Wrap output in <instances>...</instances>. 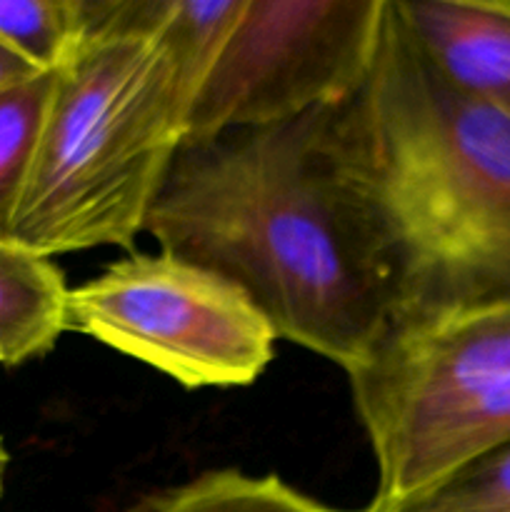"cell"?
<instances>
[{
  "mask_svg": "<svg viewBox=\"0 0 510 512\" xmlns=\"http://www.w3.org/2000/svg\"><path fill=\"white\" fill-rule=\"evenodd\" d=\"M145 233L160 253L245 293L278 340L345 375L368 363L393 328L388 248L335 160L328 108L183 140Z\"/></svg>",
  "mask_w": 510,
  "mask_h": 512,
  "instance_id": "6da1fadb",
  "label": "cell"
},
{
  "mask_svg": "<svg viewBox=\"0 0 510 512\" xmlns=\"http://www.w3.org/2000/svg\"><path fill=\"white\" fill-rule=\"evenodd\" d=\"M328 138L388 248L393 328L510 300V118L435 68L393 0Z\"/></svg>",
  "mask_w": 510,
  "mask_h": 512,
  "instance_id": "7a4b0ae2",
  "label": "cell"
},
{
  "mask_svg": "<svg viewBox=\"0 0 510 512\" xmlns=\"http://www.w3.org/2000/svg\"><path fill=\"white\" fill-rule=\"evenodd\" d=\"M190 100L155 33H100L55 73L10 240L43 258L133 248L185 140Z\"/></svg>",
  "mask_w": 510,
  "mask_h": 512,
  "instance_id": "3957f363",
  "label": "cell"
},
{
  "mask_svg": "<svg viewBox=\"0 0 510 512\" xmlns=\"http://www.w3.org/2000/svg\"><path fill=\"white\" fill-rule=\"evenodd\" d=\"M348 385L378 465L365 512H393L440 483L453 435L510 390V300L395 325Z\"/></svg>",
  "mask_w": 510,
  "mask_h": 512,
  "instance_id": "277c9868",
  "label": "cell"
},
{
  "mask_svg": "<svg viewBox=\"0 0 510 512\" xmlns=\"http://www.w3.org/2000/svg\"><path fill=\"white\" fill-rule=\"evenodd\" d=\"M65 328L160 370L188 390L255 383L273 325L220 275L168 253H130L68 290Z\"/></svg>",
  "mask_w": 510,
  "mask_h": 512,
  "instance_id": "5b68a950",
  "label": "cell"
},
{
  "mask_svg": "<svg viewBox=\"0 0 510 512\" xmlns=\"http://www.w3.org/2000/svg\"><path fill=\"white\" fill-rule=\"evenodd\" d=\"M385 8L388 0H245L190 105L185 140L348 100L373 63Z\"/></svg>",
  "mask_w": 510,
  "mask_h": 512,
  "instance_id": "8992f818",
  "label": "cell"
},
{
  "mask_svg": "<svg viewBox=\"0 0 510 512\" xmlns=\"http://www.w3.org/2000/svg\"><path fill=\"white\" fill-rule=\"evenodd\" d=\"M453 85L510 118V0H393Z\"/></svg>",
  "mask_w": 510,
  "mask_h": 512,
  "instance_id": "52a82bcc",
  "label": "cell"
},
{
  "mask_svg": "<svg viewBox=\"0 0 510 512\" xmlns=\"http://www.w3.org/2000/svg\"><path fill=\"white\" fill-rule=\"evenodd\" d=\"M68 285L50 258L0 238V365L43 358L65 333Z\"/></svg>",
  "mask_w": 510,
  "mask_h": 512,
  "instance_id": "ba28073f",
  "label": "cell"
},
{
  "mask_svg": "<svg viewBox=\"0 0 510 512\" xmlns=\"http://www.w3.org/2000/svg\"><path fill=\"white\" fill-rule=\"evenodd\" d=\"M128 512H353L330 508L278 475L210 470L175 488L140 500ZM365 512V510H358Z\"/></svg>",
  "mask_w": 510,
  "mask_h": 512,
  "instance_id": "9c48e42d",
  "label": "cell"
},
{
  "mask_svg": "<svg viewBox=\"0 0 510 512\" xmlns=\"http://www.w3.org/2000/svg\"><path fill=\"white\" fill-rule=\"evenodd\" d=\"M55 73H38L0 90V238L10 240L48 120Z\"/></svg>",
  "mask_w": 510,
  "mask_h": 512,
  "instance_id": "30bf717a",
  "label": "cell"
},
{
  "mask_svg": "<svg viewBox=\"0 0 510 512\" xmlns=\"http://www.w3.org/2000/svg\"><path fill=\"white\" fill-rule=\"evenodd\" d=\"M243 8L245 0H168L165 3L155 35L190 105L218 60Z\"/></svg>",
  "mask_w": 510,
  "mask_h": 512,
  "instance_id": "8fae6325",
  "label": "cell"
},
{
  "mask_svg": "<svg viewBox=\"0 0 510 512\" xmlns=\"http://www.w3.org/2000/svg\"><path fill=\"white\" fill-rule=\"evenodd\" d=\"M85 40V0H0V45L35 73L63 70Z\"/></svg>",
  "mask_w": 510,
  "mask_h": 512,
  "instance_id": "7c38bea8",
  "label": "cell"
},
{
  "mask_svg": "<svg viewBox=\"0 0 510 512\" xmlns=\"http://www.w3.org/2000/svg\"><path fill=\"white\" fill-rule=\"evenodd\" d=\"M393 512H510V445L480 455Z\"/></svg>",
  "mask_w": 510,
  "mask_h": 512,
  "instance_id": "4fadbf2b",
  "label": "cell"
},
{
  "mask_svg": "<svg viewBox=\"0 0 510 512\" xmlns=\"http://www.w3.org/2000/svg\"><path fill=\"white\" fill-rule=\"evenodd\" d=\"M33 75L38 73H35L28 63H23L18 55H13L8 48L0 45V90L8 88V85L13 83H20V80L25 78H33Z\"/></svg>",
  "mask_w": 510,
  "mask_h": 512,
  "instance_id": "5bb4252c",
  "label": "cell"
},
{
  "mask_svg": "<svg viewBox=\"0 0 510 512\" xmlns=\"http://www.w3.org/2000/svg\"><path fill=\"white\" fill-rule=\"evenodd\" d=\"M5 468H8V453H5L3 443H0V493H3V478H5Z\"/></svg>",
  "mask_w": 510,
  "mask_h": 512,
  "instance_id": "9a60e30c",
  "label": "cell"
}]
</instances>
